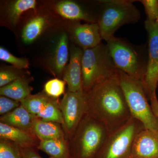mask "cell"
Instances as JSON below:
<instances>
[{"label":"cell","mask_w":158,"mask_h":158,"mask_svg":"<svg viewBox=\"0 0 158 158\" xmlns=\"http://www.w3.org/2000/svg\"><path fill=\"white\" fill-rule=\"evenodd\" d=\"M72 35L74 42L83 50L96 47L102 40L97 23H77L73 27Z\"/></svg>","instance_id":"12"},{"label":"cell","mask_w":158,"mask_h":158,"mask_svg":"<svg viewBox=\"0 0 158 158\" xmlns=\"http://www.w3.org/2000/svg\"><path fill=\"white\" fill-rule=\"evenodd\" d=\"M19 148L22 158H42L37 148Z\"/></svg>","instance_id":"30"},{"label":"cell","mask_w":158,"mask_h":158,"mask_svg":"<svg viewBox=\"0 0 158 158\" xmlns=\"http://www.w3.org/2000/svg\"><path fill=\"white\" fill-rule=\"evenodd\" d=\"M144 6L146 19L158 23V0H140Z\"/></svg>","instance_id":"27"},{"label":"cell","mask_w":158,"mask_h":158,"mask_svg":"<svg viewBox=\"0 0 158 158\" xmlns=\"http://www.w3.org/2000/svg\"><path fill=\"white\" fill-rule=\"evenodd\" d=\"M0 158H22L19 147L12 141L0 139Z\"/></svg>","instance_id":"24"},{"label":"cell","mask_w":158,"mask_h":158,"mask_svg":"<svg viewBox=\"0 0 158 158\" xmlns=\"http://www.w3.org/2000/svg\"><path fill=\"white\" fill-rule=\"evenodd\" d=\"M0 59L10 63L15 67L19 69L28 68L29 61L24 58L15 56L7 49L1 47L0 48Z\"/></svg>","instance_id":"26"},{"label":"cell","mask_w":158,"mask_h":158,"mask_svg":"<svg viewBox=\"0 0 158 158\" xmlns=\"http://www.w3.org/2000/svg\"><path fill=\"white\" fill-rule=\"evenodd\" d=\"M68 58V36L66 33H63L57 41L51 60L53 70L58 75L64 73Z\"/></svg>","instance_id":"18"},{"label":"cell","mask_w":158,"mask_h":158,"mask_svg":"<svg viewBox=\"0 0 158 158\" xmlns=\"http://www.w3.org/2000/svg\"><path fill=\"white\" fill-rule=\"evenodd\" d=\"M117 75L132 116L141 122L145 128L158 131L157 119L142 82L118 69Z\"/></svg>","instance_id":"5"},{"label":"cell","mask_w":158,"mask_h":158,"mask_svg":"<svg viewBox=\"0 0 158 158\" xmlns=\"http://www.w3.org/2000/svg\"><path fill=\"white\" fill-rule=\"evenodd\" d=\"M52 98L44 92L34 95L31 94L20 102L21 105L29 113L37 116L44 109Z\"/></svg>","instance_id":"21"},{"label":"cell","mask_w":158,"mask_h":158,"mask_svg":"<svg viewBox=\"0 0 158 158\" xmlns=\"http://www.w3.org/2000/svg\"><path fill=\"white\" fill-rule=\"evenodd\" d=\"M21 106L20 102L7 97H0V115L7 114Z\"/></svg>","instance_id":"28"},{"label":"cell","mask_w":158,"mask_h":158,"mask_svg":"<svg viewBox=\"0 0 158 158\" xmlns=\"http://www.w3.org/2000/svg\"><path fill=\"white\" fill-rule=\"evenodd\" d=\"M31 133L40 141L65 139L62 125L57 123L46 121L37 116L33 122Z\"/></svg>","instance_id":"14"},{"label":"cell","mask_w":158,"mask_h":158,"mask_svg":"<svg viewBox=\"0 0 158 158\" xmlns=\"http://www.w3.org/2000/svg\"><path fill=\"white\" fill-rule=\"evenodd\" d=\"M87 94L88 113L104 125L110 135L132 117L117 74L97 84Z\"/></svg>","instance_id":"1"},{"label":"cell","mask_w":158,"mask_h":158,"mask_svg":"<svg viewBox=\"0 0 158 158\" xmlns=\"http://www.w3.org/2000/svg\"><path fill=\"white\" fill-rule=\"evenodd\" d=\"M57 12L65 18L72 20H84L90 23H97V19L81 5L71 1L60 2L56 6Z\"/></svg>","instance_id":"15"},{"label":"cell","mask_w":158,"mask_h":158,"mask_svg":"<svg viewBox=\"0 0 158 158\" xmlns=\"http://www.w3.org/2000/svg\"><path fill=\"white\" fill-rule=\"evenodd\" d=\"M36 6L35 0H17L11 3L8 7V14L12 25H16L23 12L35 9Z\"/></svg>","instance_id":"23"},{"label":"cell","mask_w":158,"mask_h":158,"mask_svg":"<svg viewBox=\"0 0 158 158\" xmlns=\"http://www.w3.org/2000/svg\"><path fill=\"white\" fill-rule=\"evenodd\" d=\"M144 27L148 35V51L146 73L143 85L148 99L156 92L158 82V23L146 19Z\"/></svg>","instance_id":"9"},{"label":"cell","mask_w":158,"mask_h":158,"mask_svg":"<svg viewBox=\"0 0 158 158\" xmlns=\"http://www.w3.org/2000/svg\"><path fill=\"white\" fill-rule=\"evenodd\" d=\"M46 24V20L43 16H37L29 21L23 29V41L26 44L34 42L42 33Z\"/></svg>","instance_id":"20"},{"label":"cell","mask_w":158,"mask_h":158,"mask_svg":"<svg viewBox=\"0 0 158 158\" xmlns=\"http://www.w3.org/2000/svg\"><path fill=\"white\" fill-rule=\"evenodd\" d=\"M145 128L132 117L126 124L109 135L96 158H129L137 134Z\"/></svg>","instance_id":"7"},{"label":"cell","mask_w":158,"mask_h":158,"mask_svg":"<svg viewBox=\"0 0 158 158\" xmlns=\"http://www.w3.org/2000/svg\"><path fill=\"white\" fill-rule=\"evenodd\" d=\"M83 50L72 46L69 64L65 69L63 80L68 85V91L76 92L83 90L82 80V58Z\"/></svg>","instance_id":"11"},{"label":"cell","mask_w":158,"mask_h":158,"mask_svg":"<svg viewBox=\"0 0 158 158\" xmlns=\"http://www.w3.org/2000/svg\"><path fill=\"white\" fill-rule=\"evenodd\" d=\"M30 81L23 76L0 88L1 96L21 102L31 95L33 88L30 86Z\"/></svg>","instance_id":"17"},{"label":"cell","mask_w":158,"mask_h":158,"mask_svg":"<svg viewBox=\"0 0 158 158\" xmlns=\"http://www.w3.org/2000/svg\"></svg>","instance_id":"32"},{"label":"cell","mask_w":158,"mask_h":158,"mask_svg":"<svg viewBox=\"0 0 158 158\" xmlns=\"http://www.w3.org/2000/svg\"><path fill=\"white\" fill-rule=\"evenodd\" d=\"M37 149L47 154L50 158H70L68 141L65 139L40 141Z\"/></svg>","instance_id":"19"},{"label":"cell","mask_w":158,"mask_h":158,"mask_svg":"<svg viewBox=\"0 0 158 158\" xmlns=\"http://www.w3.org/2000/svg\"><path fill=\"white\" fill-rule=\"evenodd\" d=\"M46 121L53 122L62 125L63 118L58 98H52L42 111L36 116Z\"/></svg>","instance_id":"22"},{"label":"cell","mask_w":158,"mask_h":158,"mask_svg":"<svg viewBox=\"0 0 158 158\" xmlns=\"http://www.w3.org/2000/svg\"><path fill=\"white\" fill-rule=\"evenodd\" d=\"M65 83L60 79H52L44 85V92L51 97L58 98L64 93Z\"/></svg>","instance_id":"25"},{"label":"cell","mask_w":158,"mask_h":158,"mask_svg":"<svg viewBox=\"0 0 158 158\" xmlns=\"http://www.w3.org/2000/svg\"><path fill=\"white\" fill-rule=\"evenodd\" d=\"M0 138L14 142L21 148H37L40 140L32 133L0 122Z\"/></svg>","instance_id":"13"},{"label":"cell","mask_w":158,"mask_h":158,"mask_svg":"<svg viewBox=\"0 0 158 158\" xmlns=\"http://www.w3.org/2000/svg\"><path fill=\"white\" fill-rule=\"evenodd\" d=\"M130 0L99 1L100 10L97 23L102 40L108 41L115 32L125 25L135 23L141 18V13Z\"/></svg>","instance_id":"3"},{"label":"cell","mask_w":158,"mask_h":158,"mask_svg":"<svg viewBox=\"0 0 158 158\" xmlns=\"http://www.w3.org/2000/svg\"><path fill=\"white\" fill-rule=\"evenodd\" d=\"M19 74L11 70H2L0 72V87H4L23 77Z\"/></svg>","instance_id":"29"},{"label":"cell","mask_w":158,"mask_h":158,"mask_svg":"<svg viewBox=\"0 0 158 158\" xmlns=\"http://www.w3.org/2000/svg\"><path fill=\"white\" fill-rule=\"evenodd\" d=\"M106 44L116 68L143 83L148 59L142 52L125 40L118 37L111 38Z\"/></svg>","instance_id":"6"},{"label":"cell","mask_w":158,"mask_h":158,"mask_svg":"<svg viewBox=\"0 0 158 158\" xmlns=\"http://www.w3.org/2000/svg\"><path fill=\"white\" fill-rule=\"evenodd\" d=\"M65 139L69 140L85 115L88 113V97L84 90L68 91L60 102Z\"/></svg>","instance_id":"8"},{"label":"cell","mask_w":158,"mask_h":158,"mask_svg":"<svg viewBox=\"0 0 158 158\" xmlns=\"http://www.w3.org/2000/svg\"><path fill=\"white\" fill-rule=\"evenodd\" d=\"M149 100L152 109L158 122V100L156 92L151 95Z\"/></svg>","instance_id":"31"},{"label":"cell","mask_w":158,"mask_h":158,"mask_svg":"<svg viewBox=\"0 0 158 158\" xmlns=\"http://www.w3.org/2000/svg\"><path fill=\"white\" fill-rule=\"evenodd\" d=\"M117 72L106 44L101 43L96 47L83 50L82 80L85 93L102 81L116 75Z\"/></svg>","instance_id":"4"},{"label":"cell","mask_w":158,"mask_h":158,"mask_svg":"<svg viewBox=\"0 0 158 158\" xmlns=\"http://www.w3.org/2000/svg\"><path fill=\"white\" fill-rule=\"evenodd\" d=\"M35 115L29 113L21 105L10 113L1 116V122L31 133Z\"/></svg>","instance_id":"16"},{"label":"cell","mask_w":158,"mask_h":158,"mask_svg":"<svg viewBox=\"0 0 158 158\" xmlns=\"http://www.w3.org/2000/svg\"><path fill=\"white\" fill-rule=\"evenodd\" d=\"M109 135L104 125L87 113L67 140L70 158H96Z\"/></svg>","instance_id":"2"},{"label":"cell","mask_w":158,"mask_h":158,"mask_svg":"<svg viewBox=\"0 0 158 158\" xmlns=\"http://www.w3.org/2000/svg\"><path fill=\"white\" fill-rule=\"evenodd\" d=\"M129 158H158V131L144 128L137 134Z\"/></svg>","instance_id":"10"}]
</instances>
